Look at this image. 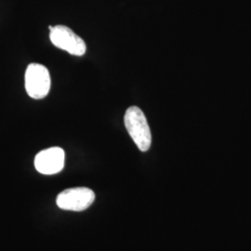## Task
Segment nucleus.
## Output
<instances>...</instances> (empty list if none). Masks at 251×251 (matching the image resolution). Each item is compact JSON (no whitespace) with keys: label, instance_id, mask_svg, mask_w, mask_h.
<instances>
[{"label":"nucleus","instance_id":"obj_5","mask_svg":"<svg viewBox=\"0 0 251 251\" xmlns=\"http://www.w3.org/2000/svg\"><path fill=\"white\" fill-rule=\"evenodd\" d=\"M65 153L60 147L48 148L38 152L35 157L36 171L44 175H53L63 171Z\"/></svg>","mask_w":251,"mask_h":251},{"label":"nucleus","instance_id":"obj_1","mask_svg":"<svg viewBox=\"0 0 251 251\" xmlns=\"http://www.w3.org/2000/svg\"><path fill=\"white\" fill-rule=\"evenodd\" d=\"M124 123L128 134L139 150L147 152L152 144V134L144 112L137 106L127 108L124 117Z\"/></svg>","mask_w":251,"mask_h":251},{"label":"nucleus","instance_id":"obj_3","mask_svg":"<svg viewBox=\"0 0 251 251\" xmlns=\"http://www.w3.org/2000/svg\"><path fill=\"white\" fill-rule=\"evenodd\" d=\"M50 39L55 47L75 56H83L86 53L85 41L69 27L65 25L50 26Z\"/></svg>","mask_w":251,"mask_h":251},{"label":"nucleus","instance_id":"obj_2","mask_svg":"<svg viewBox=\"0 0 251 251\" xmlns=\"http://www.w3.org/2000/svg\"><path fill=\"white\" fill-rule=\"evenodd\" d=\"M25 90L32 99L40 100L49 94L51 78L48 68L40 63H31L25 75Z\"/></svg>","mask_w":251,"mask_h":251},{"label":"nucleus","instance_id":"obj_4","mask_svg":"<svg viewBox=\"0 0 251 251\" xmlns=\"http://www.w3.org/2000/svg\"><path fill=\"white\" fill-rule=\"evenodd\" d=\"M95 200V194L86 187L66 189L58 195L56 204L63 210L83 211L89 208Z\"/></svg>","mask_w":251,"mask_h":251}]
</instances>
